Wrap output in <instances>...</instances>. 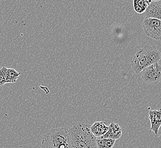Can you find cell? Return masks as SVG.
<instances>
[{"instance_id":"obj_1","label":"cell","mask_w":161,"mask_h":148,"mask_svg":"<svg viewBox=\"0 0 161 148\" xmlns=\"http://www.w3.org/2000/svg\"><path fill=\"white\" fill-rule=\"evenodd\" d=\"M161 59V53L155 46L146 45L134 56L131 61L133 71L136 74L150 66L158 63Z\"/></svg>"},{"instance_id":"obj_2","label":"cell","mask_w":161,"mask_h":148,"mask_svg":"<svg viewBox=\"0 0 161 148\" xmlns=\"http://www.w3.org/2000/svg\"><path fill=\"white\" fill-rule=\"evenodd\" d=\"M73 148H98L97 137L88 124L78 123L69 130Z\"/></svg>"},{"instance_id":"obj_3","label":"cell","mask_w":161,"mask_h":148,"mask_svg":"<svg viewBox=\"0 0 161 148\" xmlns=\"http://www.w3.org/2000/svg\"><path fill=\"white\" fill-rule=\"evenodd\" d=\"M42 148H73L69 130L57 128L43 136Z\"/></svg>"},{"instance_id":"obj_4","label":"cell","mask_w":161,"mask_h":148,"mask_svg":"<svg viewBox=\"0 0 161 148\" xmlns=\"http://www.w3.org/2000/svg\"><path fill=\"white\" fill-rule=\"evenodd\" d=\"M143 81L148 84L155 85L161 81V65L156 63L144 69L141 72Z\"/></svg>"},{"instance_id":"obj_5","label":"cell","mask_w":161,"mask_h":148,"mask_svg":"<svg viewBox=\"0 0 161 148\" xmlns=\"http://www.w3.org/2000/svg\"><path fill=\"white\" fill-rule=\"evenodd\" d=\"M143 29L146 35L153 40H161V21L158 19L145 18Z\"/></svg>"},{"instance_id":"obj_6","label":"cell","mask_w":161,"mask_h":148,"mask_svg":"<svg viewBox=\"0 0 161 148\" xmlns=\"http://www.w3.org/2000/svg\"><path fill=\"white\" fill-rule=\"evenodd\" d=\"M144 17L158 19L161 21V1H152L144 13Z\"/></svg>"},{"instance_id":"obj_7","label":"cell","mask_w":161,"mask_h":148,"mask_svg":"<svg viewBox=\"0 0 161 148\" xmlns=\"http://www.w3.org/2000/svg\"><path fill=\"white\" fill-rule=\"evenodd\" d=\"M149 120L150 121V131L158 135L159 130L161 127V109L157 110H150L149 113Z\"/></svg>"},{"instance_id":"obj_8","label":"cell","mask_w":161,"mask_h":148,"mask_svg":"<svg viewBox=\"0 0 161 148\" xmlns=\"http://www.w3.org/2000/svg\"><path fill=\"white\" fill-rule=\"evenodd\" d=\"M122 136V128L118 124L112 123L108 126V132L104 136H102L101 139H109L117 140L121 138Z\"/></svg>"},{"instance_id":"obj_9","label":"cell","mask_w":161,"mask_h":148,"mask_svg":"<svg viewBox=\"0 0 161 148\" xmlns=\"http://www.w3.org/2000/svg\"><path fill=\"white\" fill-rule=\"evenodd\" d=\"M108 130V127L105 122L97 121L90 127V130L94 136L97 138L104 136Z\"/></svg>"},{"instance_id":"obj_10","label":"cell","mask_w":161,"mask_h":148,"mask_svg":"<svg viewBox=\"0 0 161 148\" xmlns=\"http://www.w3.org/2000/svg\"><path fill=\"white\" fill-rule=\"evenodd\" d=\"M152 2L151 0H134L133 1L134 10L139 14L144 13Z\"/></svg>"},{"instance_id":"obj_11","label":"cell","mask_w":161,"mask_h":148,"mask_svg":"<svg viewBox=\"0 0 161 148\" xmlns=\"http://www.w3.org/2000/svg\"><path fill=\"white\" fill-rule=\"evenodd\" d=\"M116 140L109 139L97 138V145L98 148H113Z\"/></svg>"},{"instance_id":"obj_12","label":"cell","mask_w":161,"mask_h":148,"mask_svg":"<svg viewBox=\"0 0 161 148\" xmlns=\"http://www.w3.org/2000/svg\"><path fill=\"white\" fill-rule=\"evenodd\" d=\"M21 74L13 68H8L6 74V83H14L19 79Z\"/></svg>"},{"instance_id":"obj_13","label":"cell","mask_w":161,"mask_h":148,"mask_svg":"<svg viewBox=\"0 0 161 148\" xmlns=\"http://www.w3.org/2000/svg\"><path fill=\"white\" fill-rule=\"evenodd\" d=\"M8 68L3 67L0 69V87L6 84V74Z\"/></svg>"}]
</instances>
